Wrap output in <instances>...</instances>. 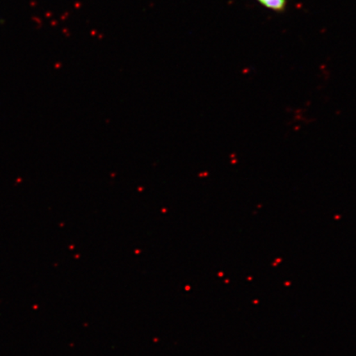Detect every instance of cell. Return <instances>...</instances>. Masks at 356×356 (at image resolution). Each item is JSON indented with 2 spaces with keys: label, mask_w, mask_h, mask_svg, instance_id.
<instances>
[{
  "label": "cell",
  "mask_w": 356,
  "mask_h": 356,
  "mask_svg": "<svg viewBox=\"0 0 356 356\" xmlns=\"http://www.w3.org/2000/svg\"><path fill=\"white\" fill-rule=\"evenodd\" d=\"M261 6L270 10L282 13L286 10L287 0H257Z\"/></svg>",
  "instance_id": "obj_1"
}]
</instances>
